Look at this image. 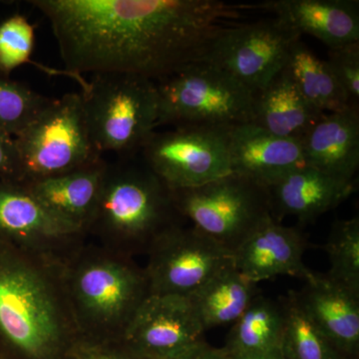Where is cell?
Instances as JSON below:
<instances>
[{
  "label": "cell",
  "mask_w": 359,
  "mask_h": 359,
  "mask_svg": "<svg viewBox=\"0 0 359 359\" xmlns=\"http://www.w3.org/2000/svg\"><path fill=\"white\" fill-rule=\"evenodd\" d=\"M285 71L302 95L323 113L339 112L351 105L325 60L316 55L301 39L285 61Z\"/></svg>",
  "instance_id": "24"
},
{
  "label": "cell",
  "mask_w": 359,
  "mask_h": 359,
  "mask_svg": "<svg viewBox=\"0 0 359 359\" xmlns=\"http://www.w3.org/2000/svg\"><path fill=\"white\" fill-rule=\"evenodd\" d=\"M282 299L285 311L282 351L287 359H351L344 358L302 308L295 290Z\"/></svg>",
  "instance_id": "25"
},
{
  "label": "cell",
  "mask_w": 359,
  "mask_h": 359,
  "mask_svg": "<svg viewBox=\"0 0 359 359\" xmlns=\"http://www.w3.org/2000/svg\"><path fill=\"white\" fill-rule=\"evenodd\" d=\"M35 28L25 16L13 14L0 23V73L8 76L30 60Z\"/></svg>",
  "instance_id": "28"
},
{
  "label": "cell",
  "mask_w": 359,
  "mask_h": 359,
  "mask_svg": "<svg viewBox=\"0 0 359 359\" xmlns=\"http://www.w3.org/2000/svg\"><path fill=\"white\" fill-rule=\"evenodd\" d=\"M65 283L81 339L120 342L150 295L145 269L133 257L85 244L65 264Z\"/></svg>",
  "instance_id": "4"
},
{
  "label": "cell",
  "mask_w": 359,
  "mask_h": 359,
  "mask_svg": "<svg viewBox=\"0 0 359 359\" xmlns=\"http://www.w3.org/2000/svg\"><path fill=\"white\" fill-rule=\"evenodd\" d=\"M285 311L282 299L259 294L231 325L224 347L230 354L266 353L282 347Z\"/></svg>",
  "instance_id": "23"
},
{
  "label": "cell",
  "mask_w": 359,
  "mask_h": 359,
  "mask_svg": "<svg viewBox=\"0 0 359 359\" xmlns=\"http://www.w3.org/2000/svg\"><path fill=\"white\" fill-rule=\"evenodd\" d=\"M86 238L22 184L0 180V240L32 256L65 264L84 247Z\"/></svg>",
  "instance_id": "11"
},
{
  "label": "cell",
  "mask_w": 359,
  "mask_h": 359,
  "mask_svg": "<svg viewBox=\"0 0 359 359\" xmlns=\"http://www.w3.org/2000/svg\"><path fill=\"white\" fill-rule=\"evenodd\" d=\"M325 114L302 95L283 69L257 92L250 123L276 136L302 141Z\"/></svg>",
  "instance_id": "21"
},
{
  "label": "cell",
  "mask_w": 359,
  "mask_h": 359,
  "mask_svg": "<svg viewBox=\"0 0 359 359\" xmlns=\"http://www.w3.org/2000/svg\"><path fill=\"white\" fill-rule=\"evenodd\" d=\"M330 269L325 275L359 295V218L335 222L325 245Z\"/></svg>",
  "instance_id": "26"
},
{
  "label": "cell",
  "mask_w": 359,
  "mask_h": 359,
  "mask_svg": "<svg viewBox=\"0 0 359 359\" xmlns=\"http://www.w3.org/2000/svg\"><path fill=\"white\" fill-rule=\"evenodd\" d=\"M108 164L87 237L123 256H148L155 245L183 226L173 191L145 164L128 160Z\"/></svg>",
  "instance_id": "3"
},
{
  "label": "cell",
  "mask_w": 359,
  "mask_h": 359,
  "mask_svg": "<svg viewBox=\"0 0 359 359\" xmlns=\"http://www.w3.org/2000/svg\"><path fill=\"white\" fill-rule=\"evenodd\" d=\"M80 339L65 264L0 240V356L68 359Z\"/></svg>",
  "instance_id": "2"
},
{
  "label": "cell",
  "mask_w": 359,
  "mask_h": 359,
  "mask_svg": "<svg viewBox=\"0 0 359 359\" xmlns=\"http://www.w3.org/2000/svg\"><path fill=\"white\" fill-rule=\"evenodd\" d=\"M273 14L299 34H309L328 49L359 42V2L355 0H266L236 6Z\"/></svg>",
  "instance_id": "15"
},
{
  "label": "cell",
  "mask_w": 359,
  "mask_h": 359,
  "mask_svg": "<svg viewBox=\"0 0 359 359\" xmlns=\"http://www.w3.org/2000/svg\"><path fill=\"white\" fill-rule=\"evenodd\" d=\"M80 92L94 147L125 158L141 151L157 128V83L133 75H93Z\"/></svg>",
  "instance_id": "5"
},
{
  "label": "cell",
  "mask_w": 359,
  "mask_h": 359,
  "mask_svg": "<svg viewBox=\"0 0 359 359\" xmlns=\"http://www.w3.org/2000/svg\"><path fill=\"white\" fill-rule=\"evenodd\" d=\"M52 100L0 73V129L18 136Z\"/></svg>",
  "instance_id": "27"
},
{
  "label": "cell",
  "mask_w": 359,
  "mask_h": 359,
  "mask_svg": "<svg viewBox=\"0 0 359 359\" xmlns=\"http://www.w3.org/2000/svg\"><path fill=\"white\" fill-rule=\"evenodd\" d=\"M306 245L299 229L283 226L271 217L233 252V266L257 285L280 276H294L306 282L313 273L304 263Z\"/></svg>",
  "instance_id": "14"
},
{
  "label": "cell",
  "mask_w": 359,
  "mask_h": 359,
  "mask_svg": "<svg viewBox=\"0 0 359 359\" xmlns=\"http://www.w3.org/2000/svg\"><path fill=\"white\" fill-rule=\"evenodd\" d=\"M14 141L20 184L68 173L102 158L90 137L83 99L77 92L53 99Z\"/></svg>",
  "instance_id": "7"
},
{
  "label": "cell",
  "mask_w": 359,
  "mask_h": 359,
  "mask_svg": "<svg viewBox=\"0 0 359 359\" xmlns=\"http://www.w3.org/2000/svg\"><path fill=\"white\" fill-rule=\"evenodd\" d=\"M302 35L276 18L226 25L211 40L200 61L228 73L255 93L283 70Z\"/></svg>",
  "instance_id": "10"
},
{
  "label": "cell",
  "mask_w": 359,
  "mask_h": 359,
  "mask_svg": "<svg viewBox=\"0 0 359 359\" xmlns=\"http://www.w3.org/2000/svg\"><path fill=\"white\" fill-rule=\"evenodd\" d=\"M148 259L144 269L150 294L186 297L233 262L231 252L185 224L161 238Z\"/></svg>",
  "instance_id": "12"
},
{
  "label": "cell",
  "mask_w": 359,
  "mask_h": 359,
  "mask_svg": "<svg viewBox=\"0 0 359 359\" xmlns=\"http://www.w3.org/2000/svg\"><path fill=\"white\" fill-rule=\"evenodd\" d=\"M297 295L334 348L354 359L359 348V295L318 273L306 280Z\"/></svg>",
  "instance_id": "18"
},
{
  "label": "cell",
  "mask_w": 359,
  "mask_h": 359,
  "mask_svg": "<svg viewBox=\"0 0 359 359\" xmlns=\"http://www.w3.org/2000/svg\"><path fill=\"white\" fill-rule=\"evenodd\" d=\"M351 105L359 103V42L328 49L325 60Z\"/></svg>",
  "instance_id": "29"
},
{
  "label": "cell",
  "mask_w": 359,
  "mask_h": 359,
  "mask_svg": "<svg viewBox=\"0 0 359 359\" xmlns=\"http://www.w3.org/2000/svg\"><path fill=\"white\" fill-rule=\"evenodd\" d=\"M108 163L103 158L68 173L22 184L58 218L77 226L87 235Z\"/></svg>",
  "instance_id": "20"
},
{
  "label": "cell",
  "mask_w": 359,
  "mask_h": 359,
  "mask_svg": "<svg viewBox=\"0 0 359 359\" xmlns=\"http://www.w3.org/2000/svg\"><path fill=\"white\" fill-rule=\"evenodd\" d=\"M0 359H6V358H1V356H0Z\"/></svg>",
  "instance_id": "34"
},
{
  "label": "cell",
  "mask_w": 359,
  "mask_h": 359,
  "mask_svg": "<svg viewBox=\"0 0 359 359\" xmlns=\"http://www.w3.org/2000/svg\"><path fill=\"white\" fill-rule=\"evenodd\" d=\"M173 359H233L224 348L218 349L208 346L205 341L196 344L186 353Z\"/></svg>",
  "instance_id": "32"
},
{
  "label": "cell",
  "mask_w": 359,
  "mask_h": 359,
  "mask_svg": "<svg viewBox=\"0 0 359 359\" xmlns=\"http://www.w3.org/2000/svg\"><path fill=\"white\" fill-rule=\"evenodd\" d=\"M230 129L191 125L154 132L142 160L171 190L204 185L231 173Z\"/></svg>",
  "instance_id": "9"
},
{
  "label": "cell",
  "mask_w": 359,
  "mask_h": 359,
  "mask_svg": "<svg viewBox=\"0 0 359 359\" xmlns=\"http://www.w3.org/2000/svg\"><path fill=\"white\" fill-rule=\"evenodd\" d=\"M0 180L21 183L20 157L14 137L0 129Z\"/></svg>",
  "instance_id": "31"
},
{
  "label": "cell",
  "mask_w": 359,
  "mask_h": 359,
  "mask_svg": "<svg viewBox=\"0 0 359 359\" xmlns=\"http://www.w3.org/2000/svg\"><path fill=\"white\" fill-rule=\"evenodd\" d=\"M354 189V182L341 181L304 164L268 187L271 216L278 223L292 216L308 224L341 204Z\"/></svg>",
  "instance_id": "16"
},
{
  "label": "cell",
  "mask_w": 359,
  "mask_h": 359,
  "mask_svg": "<svg viewBox=\"0 0 359 359\" xmlns=\"http://www.w3.org/2000/svg\"><path fill=\"white\" fill-rule=\"evenodd\" d=\"M229 141L231 173L266 188L304 164L301 141L276 136L252 123L231 127Z\"/></svg>",
  "instance_id": "17"
},
{
  "label": "cell",
  "mask_w": 359,
  "mask_h": 359,
  "mask_svg": "<svg viewBox=\"0 0 359 359\" xmlns=\"http://www.w3.org/2000/svg\"><path fill=\"white\" fill-rule=\"evenodd\" d=\"M50 23L65 73L162 81L198 62L240 13L219 0H32Z\"/></svg>",
  "instance_id": "1"
},
{
  "label": "cell",
  "mask_w": 359,
  "mask_h": 359,
  "mask_svg": "<svg viewBox=\"0 0 359 359\" xmlns=\"http://www.w3.org/2000/svg\"><path fill=\"white\" fill-rule=\"evenodd\" d=\"M233 359H287L283 355L282 348L266 353L231 354Z\"/></svg>",
  "instance_id": "33"
},
{
  "label": "cell",
  "mask_w": 359,
  "mask_h": 359,
  "mask_svg": "<svg viewBox=\"0 0 359 359\" xmlns=\"http://www.w3.org/2000/svg\"><path fill=\"white\" fill-rule=\"evenodd\" d=\"M304 164L346 182L359 167V109L325 113L302 139Z\"/></svg>",
  "instance_id": "19"
},
{
  "label": "cell",
  "mask_w": 359,
  "mask_h": 359,
  "mask_svg": "<svg viewBox=\"0 0 359 359\" xmlns=\"http://www.w3.org/2000/svg\"><path fill=\"white\" fill-rule=\"evenodd\" d=\"M259 294L257 283L243 276L233 262L219 269L188 299L207 332L212 327L233 325Z\"/></svg>",
  "instance_id": "22"
},
{
  "label": "cell",
  "mask_w": 359,
  "mask_h": 359,
  "mask_svg": "<svg viewBox=\"0 0 359 359\" xmlns=\"http://www.w3.org/2000/svg\"><path fill=\"white\" fill-rule=\"evenodd\" d=\"M68 359H144L135 355L120 342L89 341L80 339L73 347Z\"/></svg>",
  "instance_id": "30"
},
{
  "label": "cell",
  "mask_w": 359,
  "mask_h": 359,
  "mask_svg": "<svg viewBox=\"0 0 359 359\" xmlns=\"http://www.w3.org/2000/svg\"><path fill=\"white\" fill-rule=\"evenodd\" d=\"M157 127H231L252 122L257 93L216 66L198 61L156 82Z\"/></svg>",
  "instance_id": "6"
},
{
  "label": "cell",
  "mask_w": 359,
  "mask_h": 359,
  "mask_svg": "<svg viewBox=\"0 0 359 359\" xmlns=\"http://www.w3.org/2000/svg\"><path fill=\"white\" fill-rule=\"evenodd\" d=\"M172 191L183 219L231 254L273 217L268 188L241 175Z\"/></svg>",
  "instance_id": "8"
},
{
  "label": "cell",
  "mask_w": 359,
  "mask_h": 359,
  "mask_svg": "<svg viewBox=\"0 0 359 359\" xmlns=\"http://www.w3.org/2000/svg\"><path fill=\"white\" fill-rule=\"evenodd\" d=\"M205 332L188 297L150 294L120 344L141 358L173 359L204 341Z\"/></svg>",
  "instance_id": "13"
}]
</instances>
